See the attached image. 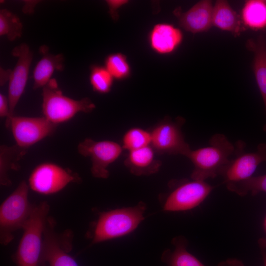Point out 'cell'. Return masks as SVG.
Listing matches in <instances>:
<instances>
[{
	"label": "cell",
	"instance_id": "obj_1",
	"mask_svg": "<svg viewBox=\"0 0 266 266\" xmlns=\"http://www.w3.org/2000/svg\"><path fill=\"white\" fill-rule=\"evenodd\" d=\"M244 143L240 141L236 146L222 133L211 137L207 146L191 149L186 154L194 165L191 179L205 181L222 175L232 160V156L241 152Z\"/></svg>",
	"mask_w": 266,
	"mask_h": 266
},
{
	"label": "cell",
	"instance_id": "obj_17",
	"mask_svg": "<svg viewBox=\"0 0 266 266\" xmlns=\"http://www.w3.org/2000/svg\"><path fill=\"white\" fill-rule=\"evenodd\" d=\"M129 152L125 164L133 174L148 175L159 170L161 164L155 159L152 147L148 146Z\"/></svg>",
	"mask_w": 266,
	"mask_h": 266
},
{
	"label": "cell",
	"instance_id": "obj_30",
	"mask_svg": "<svg viewBox=\"0 0 266 266\" xmlns=\"http://www.w3.org/2000/svg\"><path fill=\"white\" fill-rule=\"evenodd\" d=\"M217 266H245L243 263L235 258H230L219 263Z\"/></svg>",
	"mask_w": 266,
	"mask_h": 266
},
{
	"label": "cell",
	"instance_id": "obj_9",
	"mask_svg": "<svg viewBox=\"0 0 266 266\" xmlns=\"http://www.w3.org/2000/svg\"><path fill=\"white\" fill-rule=\"evenodd\" d=\"M57 127L44 116L14 115L9 125L16 144L26 149L53 134Z\"/></svg>",
	"mask_w": 266,
	"mask_h": 266
},
{
	"label": "cell",
	"instance_id": "obj_24",
	"mask_svg": "<svg viewBox=\"0 0 266 266\" xmlns=\"http://www.w3.org/2000/svg\"><path fill=\"white\" fill-rule=\"evenodd\" d=\"M23 25L15 14L6 9L0 10V35L12 41L22 34Z\"/></svg>",
	"mask_w": 266,
	"mask_h": 266
},
{
	"label": "cell",
	"instance_id": "obj_7",
	"mask_svg": "<svg viewBox=\"0 0 266 266\" xmlns=\"http://www.w3.org/2000/svg\"><path fill=\"white\" fill-rule=\"evenodd\" d=\"M79 178L69 170L54 163H44L37 166L29 178V186L33 191L43 195L56 193L69 183Z\"/></svg>",
	"mask_w": 266,
	"mask_h": 266
},
{
	"label": "cell",
	"instance_id": "obj_29",
	"mask_svg": "<svg viewBox=\"0 0 266 266\" xmlns=\"http://www.w3.org/2000/svg\"><path fill=\"white\" fill-rule=\"evenodd\" d=\"M0 116L2 118H6V121L10 116L8 98L2 93L0 94Z\"/></svg>",
	"mask_w": 266,
	"mask_h": 266
},
{
	"label": "cell",
	"instance_id": "obj_13",
	"mask_svg": "<svg viewBox=\"0 0 266 266\" xmlns=\"http://www.w3.org/2000/svg\"><path fill=\"white\" fill-rule=\"evenodd\" d=\"M213 5L209 0L199 1L184 13L178 15L180 26L193 33L209 30L212 25Z\"/></svg>",
	"mask_w": 266,
	"mask_h": 266
},
{
	"label": "cell",
	"instance_id": "obj_32",
	"mask_svg": "<svg viewBox=\"0 0 266 266\" xmlns=\"http://www.w3.org/2000/svg\"><path fill=\"white\" fill-rule=\"evenodd\" d=\"M11 70H4L3 69H0V85L2 86L5 82L9 80Z\"/></svg>",
	"mask_w": 266,
	"mask_h": 266
},
{
	"label": "cell",
	"instance_id": "obj_33",
	"mask_svg": "<svg viewBox=\"0 0 266 266\" xmlns=\"http://www.w3.org/2000/svg\"><path fill=\"white\" fill-rule=\"evenodd\" d=\"M36 2L32 1L31 2V4L30 5L29 2L28 3V4H25V7L24 8V10L25 11V13H31L33 12V9H34V7H35V5L36 4H37Z\"/></svg>",
	"mask_w": 266,
	"mask_h": 266
},
{
	"label": "cell",
	"instance_id": "obj_20",
	"mask_svg": "<svg viewBox=\"0 0 266 266\" xmlns=\"http://www.w3.org/2000/svg\"><path fill=\"white\" fill-rule=\"evenodd\" d=\"M171 243L174 249H166L161 256L166 266H205L187 250L188 241L184 236L173 237Z\"/></svg>",
	"mask_w": 266,
	"mask_h": 266
},
{
	"label": "cell",
	"instance_id": "obj_31",
	"mask_svg": "<svg viewBox=\"0 0 266 266\" xmlns=\"http://www.w3.org/2000/svg\"><path fill=\"white\" fill-rule=\"evenodd\" d=\"M258 243L262 255L264 266H266V237L261 238Z\"/></svg>",
	"mask_w": 266,
	"mask_h": 266
},
{
	"label": "cell",
	"instance_id": "obj_15",
	"mask_svg": "<svg viewBox=\"0 0 266 266\" xmlns=\"http://www.w3.org/2000/svg\"><path fill=\"white\" fill-rule=\"evenodd\" d=\"M181 31L172 25L158 24L153 28L150 34V45L156 52L168 54L173 52L183 40Z\"/></svg>",
	"mask_w": 266,
	"mask_h": 266
},
{
	"label": "cell",
	"instance_id": "obj_26",
	"mask_svg": "<svg viewBox=\"0 0 266 266\" xmlns=\"http://www.w3.org/2000/svg\"><path fill=\"white\" fill-rule=\"evenodd\" d=\"M113 77L105 67L94 66L91 68L90 82L93 89L100 94L110 92Z\"/></svg>",
	"mask_w": 266,
	"mask_h": 266
},
{
	"label": "cell",
	"instance_id": "obj_6",
	"mask_svg": "<svg viewBox=\"0 0 266 266\" xmlns=\"http://www.w3.org/2000/svg\"><path fill=\"white\" fill-rule=\"evenodd\" d=\"M171 191L161 197L163 210L166 212L185 211L200 205L214 187L205 181L192 179L172 182Z\"/></svg>",
	"mask_w": 266,
	"mask_h": 266
},
{
	"label": "cell",
	"instance_id": "obj_19",
	"mask_svg": "<svg viewBox=\"0 0 266 266\" xmlns=\"http://www.w3.org/2000/svg\"><path fill=\"white\" fill-rule=\"evenodd\" d=\"M212 25L218 29L239 35L245 29L241 17L227 0H217L213 5Z\"/></svg>",
	"mask_w": 266,
	"mask_h": 266
},
{
	"label": "cell",
	"instance_id": "obj_4",
	"mask_svg": "<svg viewBox=\"0 0 266 266\" xmlns=\"http://www.w3.org/2000/svg\"><path fill=\"white\" fill-rule=\"evenodd\" d=\"M42 96L43 116L56 125L69 120L78 113H90L96 108L88 98L76 100L65 96L55 79L42 88Z\"/></svg>",
	"mask_w": 266,
	"mask_h": 266
},
{
	"label": "cell",
	"instance_id": "obj_22",
	"mask_svg": "<svg viewBox=\"0 0 266 266\" xmlns=\"http://www.w3.org/2000/svg\"><path fill=\"white\" fill-rule=\"evenodd\" d=\"M27 149L15 144L12 146L1 145L0 148V182L2 185H10L8 172L18 168V161L26 154Z\"/></svg>",
	"mask_w": 266,
	"mask_h": 266
},
{
	"label": "cell",
	"instance_id": "obj_23",
	"mask_svg": "<svg viewBox=\"0 0 266 266\" xmlns=\"http://www.w3.org/2000/svg\"><path fill=\"white\" fill-rule=\"evenodd\" d=\"M228 190L239 196L248 194L255 196L261 192L266 193V174L251 177L238 182L226 184Z\"/></svg>",
	"mask_w": 266,
	"mask_h": 266
},
{
	"label": "cell",
	"instance_id": "obj_14",
	"mask_svg": "<svg viewBox=\"0 0 266 266\" xmlns=\"http://www.w3.org/2000/svg\"><path fill=\"white\" fill-rule=\"evenodd\" d=\"M62 244L59 237L49 230L48 221L45 230L42 262L49 266H78L75 260L68 254L69 248Z\"/></svg>",
	"mask_w": 266,
	"mask_h": 266
},
{
	"label": "cell",
	"instance_id": "obj_21",
	"mask_svg": "<svg viewBox=\"0 0 266 266\" xmlns=\"http://www.w3.org/2000/svg\"><path fill=\"white\" fill-rule=\"evenodd\" d=\"M240 17L244 27L254 31L266 29V0L245 1Z\"/></svg>",
	"mask_w": 266,
	"mask_h": 266
},
{
	"label": "cell",
	"instance_id": "obj_8",
	"mask_svg": "<svg viewBox=\"0 0 266 266\" xmlns=\"http://www.w3.org/2000/svg\"><path fill=\"white\" fill-rule=\"evenodd\" d=\"M123 149L122 146L116 142L95 141L90 138H86L77 146L80 155L90 158L92 175L102 179L108 177V166L120 157Z\"/></svg>",
	"mask_w": 266,
	"mask_h": 266
},
{
	"label": "cell",
	"instance_id": "obj_12",
	"mask_svg": "<svg viewBox=\"0 0 266 266\" xmlns=\"http://www.w3.org/2000/svg\"><path fill=\"white\" fill-rule=\"evenodd\" d=\"M236 156L221 175L225 184L240 182L252 176L257 167L266 162V143L259 144L254 152L240 153Z\"/></svg>",
	"mask_w": 266,
	"mask_h": 266
},
{
	"label": "cell",
	"instance_id": "obj_27",
	"mask_svg": "<svg viewBox=\"0 0 266 266\" xmlns=\"http://www.w3.org/2000/svg\"><path fill=\"white\" fill-rule=\"evenodd\" d=\"M114 78L124 79L128 77L131 68L126 57L122 53H114L106 57L105 66Z\"/></svg>",
	"mask_w": 266,
	"mask_h": 266
},
{
	"label": "cell",
	"instance_id": "obj_25",
	"mask_svg": "<svg viewBox=\"0 0 266 266\" xmlns=\"http://www.w3.org/2000/svg\"><path fill=\"white\" fill-rule=\"evenodd\" d=\"M122 148L129 152L149 146L151 143V133L138 128L129 130L123 137Z\"/></svg>",
	"mask_w": 266,
	"mask_h": 266
},
{
	"label": "cell",
	"instance_id": "obj_16",
	"mask_svg": "<svg viewBox=\"0 0 266 266\" xmlns=\"http://www.w3.org/2000/svg\"><path fill=\"white\" fill-rule=\"evenodd\" d=\"M39 52L42 57L33 71L34 90L43 88L51 79L55 71H62L64 67V57L62 54L49 53L48 48L45 45L40 47Z\"/></svg>",
	"mask_w": 266,
	"mask_h": 266
},
{
	"label": "cell",
	"instance_id": "obj_10",
	"mask_svg": "<svg viewBox=\"0 0 266 266\" xmlns=\"http://www.w3.org/2000/svg\"><path fill=\"white\" fill-rule=\"evenodd\" d=\"M184 120H167L157 125L151 132L152 148L161 153L184 156L191 149L185 141L181 131Z\"/></svg>",
	"mask_w": 266,
	"mask_h": 266
},
{
	"label": "cell",
	"instance_id": "obj_2",
	"mask_svg": "<svg viewBox=\"0 0 266 266\" xmlns=\"http://www.w3.org/2000/svg\"><path fill=\"white\" fill-rule=\"evenodd\" d=\"M147 205L139 201L133 206L101 213L89 232L91 243L96 244L127 235L144 220Z\"/></svg>",
	"mask_w": 266,
	"mask_h": 266
},
{
	"label": "cell",
	"instance_id": "obj_11",
	"mask_svg": "<svg viewBox=\"0 0 266 266\" xmlns=\"http://www.w3.org/2000/svg\"><path fill=\"white\" fill-rule=\"evenodd\" d=\"M12 54L17 58V62L14 69L11 70L8 80L7 98L10 116L5 122L7 128H9L10 119L14 115L15 108L24 91L33 58V53L26 43H22L15 47L12 51Z\"/></svg>",
	"mask_w": 266,
	"mask_h": 266
},
{
	"label": "cell",
	"instance_id": "obj_18",
	"mask_svg": "<svg viewBox=\"0 0 266 266\" xmlns=\"http://www.w3.org/2000/svg\"><path fill=\"white\" fill-rule=\"evenodd\" d=\"M248 49L254 53L253 71L266 111V40L263 35L247 42ZM264 131L266 132V123Z\"/></svg>",
	"mask_w": 266,
	"mask_h": 266
},
{
	"label": "cell",
	"instance_id": "obj_34",
	"mask_svg": "<svg viewBox=\"0 0 266 266\" xmlns=\"http://www.w3.org/2000/svg\"><path fill=\"white\" fill-rule=\"evenodd\" d=\"M264 226L265 230L266 232V216L264 220Z\"/></svg>",
	"mask_w": 266,
	"mask_h": 266
},
{
	"label": "cell",
	"instance_id": "obj_3",
	"mask_svg": "<svg viewBox=\"0 0 266 266\" xmlns=\"http://www.w3.org/2000/svg\"><path fill=\"white\" fill-rule=\"evenodd\" d=\"M49 209L46 201L34 206L22 229L23 234L14 256L17 266H39L42 263L44 234Z\"/></svg>",
	"mask_w": 266,
	"mask_h": 266
},
{
	"label": "cell",
	"instance_id": "obj_28",
	"mask_svg": "<svg viewBox=\"0 0 266 266\" xmlns=\"http://www.w3.org/2000/svg\"><path fill=\"white\" fill-rule=\"evenodd\" d=\"M128 2L127 0H107L106 3L108 7L109 13L114 20L118 18L117 10Z\"/></svg>",
	"mask_w": 266,
	"mask_h": 266
},
{
	"label": "cell",
	"instance_id": "obj_5",
	"mask_svg": "<svg viewBox=\"0 0 266 266\" xmlns=\"http://www.w3.org/2000/svg\"><path fill=\"white\" fill-rule=\"evenodd\" d=\"M29 186L22 181L2 202L0 207V240L7 245L14 238L13 233L23 229L34 205L28 199Z\"/></svg>",
	"mask_w": 266,
	"mask_h": 266
}]
</instances>
